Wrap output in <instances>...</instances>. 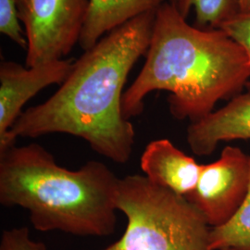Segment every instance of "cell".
<instances>
[{"label":"cell","instance_id":"9a60e30c","mask_svg":"<svg viewBox=\"0 0 250 250\" xmlns=\"http://www.w3.org/2000/svg\"><path fill=\"white\" fill-rule=\"evenodd\" d=\"M0 250H46V247L31 238L28 227H20L3 231Z\"/></svg>","mask_w":250,"mask_h":250},{"label":"cell","instance_id":"8fae6325","mask_svg":"<svg viewBox=\"0 0 250 250\" xmlns=\"http://www.w3.org/2000/svg\"><path fill=\"white\" fill-rule=\"evenodd\" d=\"M210 249L250 250V178L247 196L236 213L227 223L211 228Z\"/></svg>","mask_w":250,"mask_h":250},{"label":"cell","instance_id":"7c38bea8","mask_svg":"<svg viewBox=\"0 0 250 250\" xmlns=\"http://www.w3.org/2000/svg\"><path fill=\"white\" fill-rule=\"evenodd\" d=\"M196 11V27L220 29L230 19L241 12L240 0H179L176 8L187 19L191 8Z\"/></svg>","mask_w":250,"mask_h":250},{"label":"cell","instance_id":"ba28073f","mask_svg":"<svg viewBox=\"0 0 250 250\" xmlns=\"http://www.w3.org/2000/svg\"><path fill=\"white\" fill-rule=\"evenodd\" d=\"M187 139L197 156L210 155L222 142L250 139V93L234 97L219 110L191 123Z\"/></svg>","mask_w":250,"mask_h":250},{"label":"cell","instance_id":"2e32d148","mask_svg":"<svg viewBox=\"0 0 250 250\" xmlns=\"http://www.w3.org/2000/svg\"><path fill=\"white\" fill-rule=\"evenodd\" d=\"M240 7L241 11H250V0H240Z\"/></svg>","mask_w":250,"mask_h":250},{"label":"cell","instance_id":"6da1fadb","mask_svg":"<svg viewBox=\"0 0 250 250\" xmlns=\"http://www.w3.org/2000/svg\"><path fill=\"white\" fill-rule=\"evenodd\" d=\"M156 10L111 31L84 51L51 98L19 116L9 132L12 138L71 134L108 160L127 163L135 132L123 114V90L134 64L147 52Z\"/></svg>","mask_w":250,"mask_h":250},{"label":"cell","instance_id":"3957f363","mask_svg":"<svg viewBox=\"0 0 250 250\" xmlns=\"http://www.w3.org/2000/svg\"><path fill=\"white\" fill-rule=\"evenodd\" d=\"M119 181L100 161L68 170L38 144L14 145L0 153V203L28 210L31 223L40 232L112 234Z\"/></svg>","mask_w":250,"mask_h":250},{"label":"cell","instance_id":"5b68a950","mask_svg":"<svg viewBox=\"0 0 250 250\" xmlns=\"http://www.w3.org/2000/svg\"><path fill=\"white\" fill-rule=\"evenodd\" d=\"M25 28L26 67L62 60L79 44L89 0H16Z\"/></svg>","mask_w":250,"mask_h":250},{"label":"cell","instance_id":"4fadbf2b","mask_svg":"<svg viewBox=\"0 0 250 250\" xmlns=\"http://www.w3.org/2000/svg\"><path fill=\"white\" fill-rule=\"evenodd\" d=\"M16 0H0V32L21 48L27 49V39L20 25Z\"/></svg>","mask_w":250,"mask_h":250},{"label":"cell","instance_id":"52a82bcc","mask_svg":"<svg viewBox=\"0 0 250 250\" xmlns=\"http://www.w3.org/2000/svg\"><path fill=\"white\" fill-rule=\"evenodd\" d=\"M73 63L62 59L25 68L14 62H1L0 153L16 143L9 132L27 101L49 85H62L72 72Z\"/></svg>","mask_w":250,"mask_h":250},{"label":"cell","instance_id":"8992f818","mask_svg":"<svg viewBox=\"0 0 250 250\" xmlns=\"http://www.w3.org/2000/svg\"><path fill=\"white\" fill-rule=\"evenodd\" d=\"M250 178V156L227 146L217 161L201 164L194 191L187 197L211 228L227 223L241 207Z\"/></svg>","mask_w":250,"mask_h":250},{"label":"cell","instance_id":"5bb4252c","mask_svg":"<svg viewBox=\"0 0 250 250\" xmlns=\"http://www.w3.org/2000/svg\"><path fill=\"white\" fill-rule=\"evenodd\" d=\"M220 29L241 45L250 59V11L239 12L224 22ZM246 86L250 93V81Z\"/></svg>","mask_w":250,"mask_h":250},{"label":"cell","instance_id":"30bf717a","mask_svg":"<svg viewBox=\"0 0 250 250\" xmlns=\"http://www.w3.org/2000/svg\"><path fill=\"white\" fill-rule=\"evenodd\" d=\"M165 0H89L79 45L86 51L107 33L144 13L156 10Z\"/></svg>","mask_w":250,"mask_h":250},{"label":"cell","instance_id":"7a4b0ae2","mask_svg":"<svg viewBox=\"0 0 250 250\" xmlns=\"http://www.w3.org/2000/svg\"><path fill=\"white\" fill-rule=\"evenodd\" d=\"M250 79V59L222 29L188 24L178 9L164 2L156 10L146 62L123 96L126 120L144 110L154 91H168L171 115L195 123L233 96Z\"/></svg>","mask_w":250,"mask_h":250},{"label":"cell","instance_id":"277c9868","mask_svg":"<svg viewBox=\"0 0 250 250\" xmlns=\"http://www.w3.org/2000/svg\"><path fill=\"white\" fill-rule=\"evenodd\" d=\"M116 204L127 226L101 250H211V227L197 208L145 175L120 178Z\"/></svg>","mask_w":250,"mask_h":250},{"label":"cell","instance_id":"9c48e42d","mask_svg":"<svg viewBox=\"0 0 250 250\" xmlns=\"http://www.w3.org/2000/svg\"><path fill=\"white\" fill-rule=\"evenodd\" d=\"M140 167L153 184L186 197L197 187L201 170V164L169 139L148 144L141 155Z\"/></svg>","mask_w":250,"mask_h":250},{"label":"cell","instance_id":"e0dca14e","mask_svg":"<svg viewBox=\"0 0 250 250\" xmlns=\"http://www.w3.org/2000/svg\"><path fill=\"white\" fill-rule=\"evenodd\" d=\"M168 2L170 3L171 5H173V6H177V4H178L179 0H168Z\"/></svg>","mask_w":250,"mask_h":250}]
</instances>
